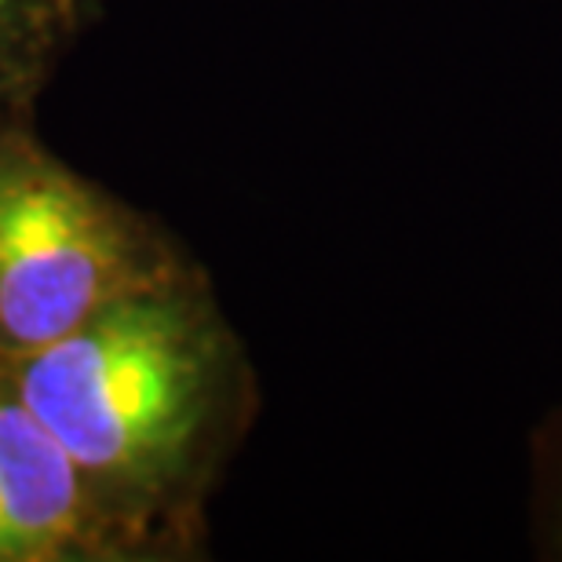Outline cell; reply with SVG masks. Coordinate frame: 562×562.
Listing matches in <instances>:
<instances>
[{
    "mask_svg": "<svg viewBox=\"0 0 562 562\" xmlns=\"http://www.w3.org/2000/svg\"><path fill=\"white\" fill-rule=\"evenodd\" d=\"M136 562L201 559L209 501L260 413V376L198 263L11 366Z\"/></svg>",
    "mask_w": 562,
    "mask_h": 562,
    "instance_id": "1",
    "label": "cell"
},
{
    "mask_svg": "<svg viewBox=\"0 0 562 562\" xmlns=\"http://www.w3.org/2000/svg\"><path fill=\"white\" fill-rule=\"evenodd\" d=\"M198 263L172 227L52 154L33 117L0 121L4 366L48 351L114 303Z\"/></svg>",
    "mask_w": 562,
    "mask_h": 562,
    "instance_id": "2",
    "label": "cell"
},
{
    "mask_svg": "<svg viewBox=\"0 0 562 562\" xmlns=\"http://www.w3.org/2000/svg\"><path fill=\"white\" fill-rule=\"evenodd\" d=\"M0 562H136L0 362Z\"/></svg>",
    "mask_w": 562,
    "mask_h": 562,
    "instance_id": "3",
    "label": "cell"
},
{
    "mask_svg": "<svg viewBox=\"0 0 562 562\" xmlns=\"http://www.w3.org/2000/svg\"><path fill=\"white\" fill-rule=\"evenodd\" d=\"M106 0H0V121L33 117L41 92Z\"/></svg>",
    "mask_w": 562,
    "mask_h": 562,
    "instance_id": "4",
    "label": "cell"
},
{
    "mask_svg": "<svg viewBox=\"0 0 562 562\" xmlns=\"http://www.w3.org/2000/svg\"><path fill=\"white\" fill-rule=\"evenodd\" d=\"M555 475H552V508H548V526H552V552L562 559V442L559 453L552 460Z\"/></svg>",
    "mask_w": 562,
    "mask_h": 562,
    "instance_id": "5",
    "label": "cell"
}]
</instances>
